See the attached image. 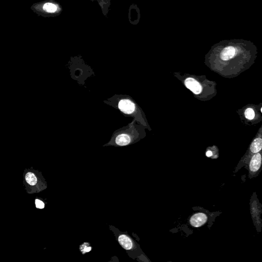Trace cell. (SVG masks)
<instances>
[{
    "mask_svg": "<svg viewBox=\"0 0 262 262\" xmlns=\"http://www.w3.org/2000/svg\"><path fill=\"white\" fill-rule=\"evenodd\" d=\"M262 156L260 153H256L252 156L249 163V170L252 173L258 171L261 166Z\"/></svg>",
    "mask_w": 262,
    "mask_h": 262,
    "instance_id": "obj_4",
    "label": "cell"
},
{
    "mask_svg": "<svg viewBox=\"0 0 262 262\" xmlns=\"http://www.w3.org/2000/svg\"><path fill=\"white\" fill-rule=\"evenodd\" d=\"M79 249L81 250V252L83 253V254H85L86 253L90 252L91 251L92 249V247L89 243L86 242L81 245L79 247Z\"/></svg>",
    "mask_w": 262,
    "mask_h": 262,
    "instance_id": "obj_11",
    "label": "cell"
},
{
    "mask_svg": "<svg viewBox=\"0 0 262 262\" xmlns=\"http://www.w3.org/2000/svg\"><path fill=\"white\" fill-rule=\"evenodd\" d=\"M118 241L120 246L127 251L135 250L137 246L132 238L125 234H120L118 236Z\"/></svg>",
    "mask_w": 262,
    "mask_h": 262,
    "instance_id": "obj_2",
    "label": "cell"
},
{
    "mask_svg": "<svg viewBox=\"0 0 262 262\" xmlns=\"http://www.w3.org/2000/svg\"><path fill=\"white\" fill-rule=\"evenodd\" d=\"M236 53V50L232 46L226 47L222 50L221 53V58L223 61H228L232 59Z\"/></svg>",
    "mask_w": 262,
    "mask_h": 262,
    "instance_id": "obj_7",
    "label": "cell"
},
{
    "mask_svg": "<svg viewBox=\"0 0 262 262\" xmlns=\"http://www.w3.org/2000/svg\"><path fill=\"white\" fill-rule=\"evenodd\" d=\"M131 141L130 137L128 135L126 134H121L119 135L116 137V143L118 145L120 146H124L127 145L129 144Z\"/></svg>",
    "mask_w": 262,
    "mask_h": 262,
    "instance_id": "obj_9",
    "label": "cell"
},
{
    "mask_svg": "<svg viewBox=\"0 0 262 262\" xmlns=\"http://www.w3.org/2000/svg\"><path fill=\"white\" fill-rule=\"evenodd\" d=\"M24 177L25 185L29 194L39 193L46 188V182L38 171L26 170Z\"/></svg>",
    "mask_w": 262,
    "mask_h": 262,
    "instance_id": "obj_1",
    "label": "cell"
},
{
    "mask_svg": "<svg viewBox=\"0 0 262 262\" xmlns=\"http://www.w3.org/2000/svg\"><path fill=\"white\" fill-rule=\"evenodd\" d=\"M185 85L195 94H199L202 91V87L200 83L193 78H188L185 81Z\"/></svg>",
    "mask_w": 262,
    "mask_h": 262,
    "instance_id": "obj_5",
    "label": "cell"
},
{
    "mask_svg": "<svg viewBox=\"0 0 262 262\" xmlns=\"http://www.w3.org/2000/svg\"><path fill=\"white\" fill-rule=\"evenodd\" d=\"M43 9L48 12H55L57 10V7L55 4L48 3L45 4L43 6Z\"/></svg>",
    "mask_w": 262,
    "mask_h": 262,
    "instance_id": "obj_10",
    "label": "cell"
},
{
    "mask_svg": "<svg viewBox=\"0 0 262 262\" xmlns=\"http://www.w3.org/2000/svg\"><path fill=\"white\" fill-rule=\"evenodd\" d=\"M206 156H207V157H210V156H212V151H208L206 152Z\"/></svg>",
    "mask_w": 262,
    "mask_h": 262,
    "instance_id": "obj_14",
    "label": "cell"
},
{
    "mask_svg": "<svg viewBox=\"0 0 262 262\" xmlns=\"http://www.w3.org/2000/svg\"><path fill=\"white\" fill-rule=\"evenodd\" d=\"M207 220V217L206 214L199 212L192 216L190 220V224L194 227H199L205 224Z\"/></svg>",
    "mask_w": 262,
    "mask_h": 262,
    "instance_id": "obj_3",
    "label": "cell"
},
{
    "mask_svg": "<svg viewBox=\"0 0 262 262\" xmlns=\"http://www.w3.org/2000/svg\"><path fill=\"white\" fill-rule=\"evenodd\" d=\"M118 107L120 110L127 114H131L135 110V105L127 99L120 101Z\"/></svg>",
    "mask_w": 262,
    "mask_h": 262,
    "instance_id": "obj_6",
    "label": "cell"
},
{
    "mask_svg": "<svg viewBox=\"0 0 262 262\" xmlns=\"http://www.w3.org/2000/svg\"><path fill=\"white\" fill-rule=\"evenodd\" d=\"M262 148V140L261 138L254 139L250 145V151L253 154L257 153L260 151Z\"/></svg>",
    "mask_w": 262,
    "mask_h": 262,
    "instance_id": "obj_8",
    "label": "cell"
},
{
    "mask_svg": "<svg viewBox=\"0 0 262 262\" xmlns=\"http://www.w3.org/2000/svg\"><path fill=\"white\" fill-rule=\"evenodd\" d=\"M245 116L247 119L249 120H252L254 118L255 114L253 109L251 108H248L246 110L245 112Z\"/></svg>",
    "mask_w": 262,
    "mask_h": 262,
    "instance_id": "obj_12",
    "label": "cell"
},
{
    "mask_svg": "<svg viewBox=\"0 0 262 262\" xmlns=\"http://www.w3.org/2000/svg\"><path fill=\"white\" fill-rule=\"evenodd\" d=\"M35 206L37 208L39 209H43L45 207V203L43 202L39 199L35 200Z\"/></svg>",
    "mask_w": 262,
    "mask_h": 262,
    "instance_id": "obj_13",
    "label": "cell"
}]
</instances>
